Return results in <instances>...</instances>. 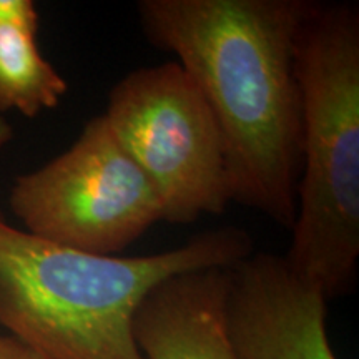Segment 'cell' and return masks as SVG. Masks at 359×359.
I'll return each instance as SVG.
<instances>
[{
    "label": "cell",
    "instance_id": "6da1fadb",
    "mask_svg": "<svg viewBox=\"0 0 359 359\" xmlns=\"http://www.w3.org/2000/svg\"><path fill=\"white\" fill-rule=\"evenodd\" d=\"M309 0H142L143 32L177 55L223 140L230 201L293 228L303 161L294 42Z\"/></svg>",
    "mask_w": 359,
    "mask_h": 359
},
{
    "label": "cell",
    "instance_id": "7a4b0ae2",
    "mask_svg": "<svg viewBox=\"0 0 359 359\" xmlns=\"http://www.w3.org/2000/svg\"><path fill=\"white\" fill-rule=\"evenodd\" d=\"M253 253L248 231L224 226L148 257L65 248L0 217V326L43 359H145L138 308L170 278L230 268Z\"/></svg>",
    "mask_w": 359,
    "mask_h": 359
},
{
    "label": "cell",
    "instance_id": "3957f363",
    "mask_svg": "<svg viewBox=\"0 0 359 359\" xmlns=\"http://www.w3.org/2000/svg\"><path fill=\"white\" fill-rule=\"evenodd\" d=\"M303 161L286 262L333 298L359 259V11L314 2L294 42Z\"/></svg>",
    "mask_w": 359,
    "mask_h": 359
},
{
    "label": "cell",
    "instance_id": "277c9868",
    "mask_svg": "<svg viewBox=\"0 0 359 359\" xmlns=\"http://www.w3.org/2000/svg\"><path fill=\"white\" fill-rule=\"evenodd\" d=\"M155 188L163 222L187 224L230 203L223 140L208 103L178 62L137 69L111 88L103 114Z\"/></svg>",
    "mask_w": 359,
    "mask_h": 359
},
{
    "label": "cell",
    "instance_id": "5b68a950",
    "mask_svg": "<svg viewBox=\"0 0 359 359\" xmlns=\"http://www.w3.org/2000/svg\"><path fill=\"white\" fill-rule=\"evenodd\" d=\"M24 231L93 255H114L163 222L154 185L125 154L105 116L69 150L15 178L8 196Z\"/></svg>",
    "mask_w": 359,
    "mask_h": 359
},
{
    "label": "cell",
    "instance_id": "8992f818",
    "mask_svg": "<svg viewBox=\"0 0 359 359\" xmlns=\"http://www.w3.org/2000/svg\"><path fill=\"white\" fill-rule=\"evenodd\" d=\"M326 302L285 257L251 253L228 268V338L241 359H338L326 333Z\"/></svg>",
    "mask_w": 359,
    "mask_h": 359
},
{
    "label": "cell",
    "instance_id": "52a82bcc",
    "mask_svg": "<svg viewBox=\"0 0 359 359\" xmlns=\"http://www.w3.org/2000/svg\"><path fill=\"white\" fill-rule=\"evenodd\" d=\"M228 268L188 271L160 283L135 314L145 359H241L224 326Z\"/></svg>",
    "mask_w": 359,
    "mask_h": 359
},
{
    "label": "cell",
    "instance_id": "ba28073f",
    "mask_svg": "<svg viewBox=\"0 0 359 359\" xmlns=\"http://www.w3.org/2000/svg\"><path fill=\"white\" fill-rule=\"evenodd\" d=\"M39 12L32 0H0V111L24 116L55 109L69 83L37 45Z\"/></svg>",
    "mask_w": 359,
    "mask_h": 359
},
{
    "label": "cell",
    "instance_id": "9c48e42d",
    "mask_svg": "<svg viewBox=\"0 0 359 359\" xmlns=\"http://www.w3.org/2000/svg\"><path fill=\"white\" fill-rule=\"evenodd\" d=\"M0 359H43L11 336H2Z\"/></svg>",
    "mask_w": 359,
    "mask_h": 359
},
{
    "label": "cell",
    "instance_id": "30bf717a",
    "mask_svg": "<svg viewBox=\"0 0 359 359\" xmlns=\"http://www.w3.org/2000/svg\"><path fill=\"white\" fill-rule=\"evenodd\" d=\"M12 135H13L12 125L8 123L2 115H0V151H2L4 147L12 140Z\"/></svg>",
    "mask_w": 359,
    "mask_h": 359
},
{
    "label": "cell",
    "instance_id": "8fae6325",
    "mask_svg": "<svg viewBox=\"0 0 359 359\" xmlns=\"http://www.w3.org/2000/svg\"><path fill=\"white\" fill-rule=\"evenodd\" d=\"M0 346H2V336H0Z\"/></svg>",
    "mask_w": 359,
    "mask_h": 359
}]
</instances>
